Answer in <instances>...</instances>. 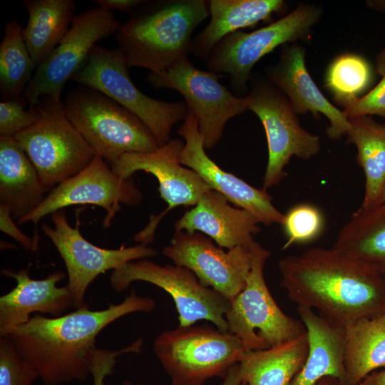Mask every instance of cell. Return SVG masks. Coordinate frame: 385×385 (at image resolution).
I'll return each mask as SVG.
<instances>
[{
    "label": "cell",
    "mask_w": 385,
    "mask_h": 385,
    "mask_svg": "<svg viewBox=\"0 0 385 385\" xmlns=\"http://www.w3.org/2000/svg\"><path fill=\"white\" fill-rule=\"evenodd\" d=\"M287 242L283 249L293 244H303L317 239L324 228L323 214L313 205L302 203L290 208L284 215L281 224Z\"/></svg>",
    "instance_id": "1f68e13d"
},
{
    "label": "cell",
    "mask_w": 385,
    "mask_h": 385,
    "mask_svg": "<svg viewBox=\"0 0 385 385\" xmlns=\"http://www.w3.org/2000/svg\"><path fill=\"white\" fill-rule=\"evenodd\" d=\"M381 203H385V184H384V188H383V189L381 190V193L379 200V205L381 204Z\"/></svg>",
    "instance_id": "b9f144b4"
},
{
    "label": "cell",
    "mask_w": 385,
    "mask_h": 385,
    "mask_svg": "<svg viewBox=\"0 0 385 385\" xmlns=\"http://www.w3.org/2000/svg\"><path fill=\"white\" fill-rule=\"evenodd\" d=\"M251 269L243 289L225 315L227 331L245 351L267 349L298 338L306 329L300 319L287 315L277 305L264 277L268 250L254 240L250 245Z\"/></svg>",
    "instance_id": "8992f818"
},
{
    "label": "cell",
    "mask_w": 385,
    "mask_h": 385,
    "mask_svg": "<svg viewBox=\"0 0 385 385\" xmlns=\"http://www.w3.org/2000/svg\"><path fill=\"white\" fill-rule=\"evenodd\" d=\"M153 350L171 385H202L212 377L223 379L246 351L235 335L207 324L164 331Z\"/></svg>",
    "instance_id": "5b68a950"
},
{
    "label": "cell",
    "mask_w": 385,
    "mask_h": 385,
    "mask_svg": "<svg viewBox=\"0 0 385 385\" xmlns=\"http://www.w3.org/2000/svg\"><path fill=\"white\" fill-rule=\"evenodd\" d=\"M297 312L306 329L309 350L290 385H314L325 376L337 378L344 385V327L329 322L311 308L298 306Z\"/></svg>",
    "instance_id": "7402d4cb"
},
{
    "label": "cell",
    "mask_w": 385,
    "mask_h": 385,
    "mask_svg": "<svg viewBox=\"0 0 385 385\" xmlns=\"http://www.w3.org/2000/svg\"><path fill=\"white\" fill-rule=\"evenodd\" d=\"M99 7L108 10H119L131 14L143 2L142 0H96Z\"/></svg>",
    "instance_id": "74e56055"
},
{
    "label": "cell",
    "mask_w": 385,
    "mask_h": 385,
    "mask_svg": "<svg viewBox=\"0 0 385 385\" xmlns=\"http://www.w3.org/2000/svg\"><path fill=\"white\" fill-rule=\"evenodd\" d=\"M309 350L307 332L292 341L263 350L246 351L238 363L247 385H290Z\"/></svg>",
    "instance_id": "d4e9b609"
},
{
    "label": "cell",
    "mask_w": 385,
    "mask_h": 385,
    "mask_svg": "<svg viewBox=\"0 0 385 385\" xmlns=\"http://www.w3.org/2000/svg\"><path fill=\"white\" fill-rule=\"evenodd\" d=\"M1 230L19 242L24 249L35 251L37 250V239H32L24 234L15 224L14 218L5 206L0 205Z\"/></svg>",
    "instance_id": "8d00e7d4"
},
{
    "label": "cell",
    "mask_w": 385,
    "mask_h": 385,
    "mask_svg": "<svg viewBox=\"0 0 385 385\" xmlns=\"http://www.w3.org/2000/svg\"><path fill=\"white\" fill-rule=\"evenodd\" d=\"M51 220L53 227L44 223L41 229L65 264L68 279L66 286L77 309L86 304L85 293L98 276L129 262L156 255L153 248L143 244L128 247L123 245L118 249L98 247L81 235L78 222L74 227L69 224L63 210L52 213Z\"/></svg>",
    "instance_id": "9a60e30c"
},
{
    "label": "cell",
    "mask_w": 385,
    "mask_h": 385,
    "mask_svg": "<svg viewBox=\"0 0 385 385\" xmlns=\"http://www.w3.org/2000/svg\"><path fill=\"white\" fill-rule=\"evenodd\" d=\"M376 67L380 81L369 93L344 108L342 111L348 119L372 115L385 117V48L377 55Z\"/></svg>",
    "instance_id": "e575fe53"
},
{
    "label": "cell",
    "mask_w": 385,
    "mask_h": 385,
    "mask_svg": "<svg viewBox=\"0 0 385 385\" xmlns=\"http://www.w3.org/2000/svg\"><path fill=\"white\" fill-rule=\"evenodd\" d=\"M220 192L210 189L191 210L175 222V232H201L219 247H250L259 232V221L249 211L232 207Z\"/></svg>",
    "instance_id": "44dd1931"
},
{
    "label": "cell",
    "mask_w": 385,
    "mask_h": 385,
    "mask_svg": "<svg viewBox=\"0 0 385 385\" xmlns=\"http://www.w3.org/2000/svg\"><path fill=\"white\" fill-rule=\"evenodd\" d=\"M136 281L154 284L171 296L178 313L179 326H190L200 320H207L219 330L228 332L225 315L231 302L218 292L202 285L189 269L175 265H160L140 259L113 270L110 277L111 285L117 292Z\"/></svg>",
    "instance_id": "30bf717a"
},
{
    "label": "cell",
    "mask_w": 385,
    "mask_h": 385,
    "mask_svg": "<svg viewBox=\"0 0 385 385\" xmlns=\"http://www.w3.org/2000/svg\"><path fill=\"white\" fill-rule=\"evenodd\" d=\"M48 191L15 138L0 136V205L18 221L35 210Z\"/></svg>",
    "instance_id": "603a6c76"
},
{
    "label": "cell",
    "mask_w": 385,
    "mask_h": 385,
    "mask_svg": "<svg viewBox=\"0 0 385 385\" xmlns=\"http://www.w3.org/2000/svg\"><path fill=\"white\" fill-rule=\"evenodd\" d=\"M282 0H210L208 25L192 38L190 53L206 60L214 46L226 36L284 11Z\"/></svg>",
    "instance_id": "cb8c5ba5"
},
{
    "label": "cell",
    "mask_w": 385,
    "mask_h": 385,
    "mask_svg": "<svg viewBox=\"0 0 385 385\" xmlns=\"http://www.w3.org/2000/svg\"><path fill=\"white\" fill-rule=\"evenodd\" d=\"M163 253L174 265L191 270L202 285L230 302L245 287L252 265L250 247L237 246L225 251L198 232H175Z\"/></svg>",
    "instance_id": "e0dca14e"
},
{
    "label": "cell",
    "mask_w": 385,
    "mask_h": 385,
    "mask_svg": "<svg viewBox=\"0 0 385 385\" xmlns=\"http://www.w3.org/2000/svg\"><path fill=\"white\" fill-rule=\"evenodd\" d=\"M332 247L385 277V203L360 207L339 231Z\"/></svg>",
    "instance_id": "83f0119b"
},
{
    "label": "cell",
    "mask_w": 385,
    "mask_h": 385,
    "mask_svg": "<svg viewBox=\"0 0 385 385\" xmlns=\"http://www.w3.org/2000/svg\"><path fill=\"white\" fill-rule=\"evenodd\" d=\"M1 274L14 278L16 285L0 297V337L27 322L33 313L59 317L74 307L68 287H57L65 277L61 271L52 272L43 279L31 278L28 270L14 272L4 269Z\"/></svg>",
    "instance_id": "ffe728a7"
},
{
    "label": "cell",
    "mask_w": 385,
    "mask_h": 385,
    "mask_svg": "<svg viewBox=\"0 0 385 385\" xmlns=\"http://www.w3.org/2000/svg\"><path fill=\"white\" fill-rule=\"evenodd\" d=\"M63 107L70 121L96 155L111 167L125 154L148 153L159 147L140 118L96 90L72 91Z\"/></svg>",
    "instance_id": "277c9868"
},
{
    "label": "cell",
    "mask_w": 385,
    "mask_h": 385,
    "mask_svg": "<svg viewBox=\"0 0 385 385\" xmlns=\"http://www.w3.org/2000/svg\"><path fill=\"white\" fill-rule=\"evenodd\" d=\"M280 286L298 306L340 327L385 312V277L334 248H310L278 262Z\"/></svg>",
    "instance_id": "6da1fadb"
},
{
    "label": "cell",
    "mask_w": 385,
    "mask_h": 385,
    "mask_svg": "<svg viewBox=\"0 0 385 385\" xmlns=\"http://www.w3.org/2000/svg\"><path fill=\"white\" fill-rule=\"evenodd\" d=\"M320 16L319 7L302 4L254 31L232 33L212 49L206 59L207 68L215 73L227 74L232 89L241 94L246 91L252 68L257 61L279 46L305 37Z\"/></svg>",
    "instance_id": "9c48e42d"
},
{
    "label": "cell",
    "mask_w": 385,
    "mask_h": 385,
    "mask_svg": "<svg viewBox=\"0 0 385 385\" xmlns=\"http://www.w3.org/2000/svg\"><path fill=\"white\" fill-rule=\"evenodd\" d=\"M178 133L185 140L180 155L183 165L195 171L211 189L222 194L230 202L249 211L260 223L267 226L282 224L284 214L274 207L267 190L256 188L225 171L206 154L192 114L188 113Z\"/></svg>",
    "instance_id": "ac0fdd59"
},
{
    "label": "cell",
    "mask_w": 385,
    "mask_h": 385,
    "mask_svg": "<svg viewBox=\"0 0 385 385\" xmlns=\"http://www.w3.org/2000/svg\"><path fill=\"white\" fill-rule=\"evenodd\" d=\"M367 379L368 385H385V369L371 374Z\"/></svg>",
    "instance_id": "ab89813d"
},
{
    "label": "cell",
    "mask_w": 385,
    "mask_h": 385,
    "mask_svg": "<svg viewBox=\"0 0 385 385\" xmlns=\"http://www.w3.org/2000/svg\"><path fill=\"white\" fill-rule=\"evenodd\" d=\"M39 377L7 337H0V385H31Z\"/></svg>",
    "instance_id": "d6a6232c"
},
{
    "label": "cell",
    "mask_w": 385,
    "mask_h": 385,
    "mask_svg": "<svg viewBox=\"0 0 385 385\" xmlns=\"http://www.w3.org/2000/svg\"><path fill=\"white\" fill-rule=\"evenodd\" d=\"M314 385H343V384L337 378L325 376L319 380ZM357 385H368L367 377Z\"/></svg>",
    "instance_id": "60d3db41"
},
{
    "label": "cell",
    "mask_w": 385,
    "mask_h": 385,
    "mask_svg": "<svg viewBox=\"0 0 385 385\" xmlns=\"http://www.w3.org/2000/svg\"><path fill=\"white\" fill-rule=\"evenodd\" d=\"M39 120L14 137L50 190L84 169L95 152L68 119L63 103L44 96Z\"/></svg>",
    "instance_id": "ba28073f"
},
{
    "label": "cell",
    "mask_w": 385,
    "mask_h": 385,
    "mask_svg": "<svg viewBox=\"0 0 385 385\" xmlns=\"http://www.w3.org/2000/svg\"><path fill=\"white\" fill-rule=\"evenodd\" d=\"M344 385H357L385 366V312L344 327Z\"/></svg>",
    "instance_id": "484cf974"
},
{
    "label": "cell",
    "mask_w": 385,
    "mask_h": 385,
    "mask_svg": "<svg viewBox=\"0 0 385 385\" xmlns=\"http://www.w3.org/2000/svg\"><path fill=\"white\" fill-rule=\"evenodd\" d=\"M269 81L287 98L297 114L311 113L314 118L325 115L330 125L328 136L338 139L350 128L349 119L323 95L305 65V52L297 44L287 45L278 62L267 68Z\"/></svg>",
    "instance_id": "d6986e66"
},
{
    "label": "cell",
    "mask_w": 385,
    "mask_h": 385,
    "mask_svg": "<svg viewBox=\"0 0 385 385\" xmlns=\"http://www.w3.org/2000/svg\"><path fill=\"white\" fill-rule=\"evenodd\" d=\"M142 198L141 191L132 178H121L103 158L96 155L84 169L52 188L35 210L17 222L36 224L43 217L66 207L93 205L106 211L103 225L107 228L121 204L137 205Z\"/></svg>",
    "instance_id": "5bb4252c"
},
{
    "label": "cell",
    "mask_w": 385,
    "mask_h": 385,
    "mask_svg": "<svg viewBox=\"0 0 385 385\" xmlns=\"http://www.w3.org/2000/svg\"><path fill=\"white\" fill-rule=\"evenodd\" d=\"M120 24L112 11L93 8L75 16L71 28L47 58L38 66L23 97L29 106L44 96L61 101L68 80L83 66L98 41L117 32Z\"/></svg>",
    "instance_id": "4fadbf2b"
},
{
    "label": "cell",
    "mask_w": 385,
    "mask_h": 385,
    "mask_svg": "<svg viewBox=\"0 0 385 385\" xmlns=\"http://www.w3.org/2000/svg\"><path fill=\"white\" fill-rule=\"evenodd\" d=\"M36 67L16 19L5 25L0 45V89L4 100L23 96Z\"/></svg>",
    "instance_id": "f546056e"
},
{
    "label": "cell",
    "mask_w": 385,
    "mask_h": 385,
    "mask_svg": "<svg viewBox=\"0 0 385 385\" xmlns=\"http://www.w3.org/2000/svg\"><path fill=\"white\" fill-rule=\"evenodd\" d=\"M24 101L21 96L1 101L0 136L14 137L39 120L41 113L38 104L26 110Z\"/></svg>",
    "instance_id": "836d02e7"
},
{
    "label": "cell",
    "mask_w": 385,
    "mask_h": 385,
    "mask_svg": "<svg viewBox=\"0 0 385 385\" xmlns=\"http://www.w3.org/2000/svg\"><path fill=\"white\" fill-rule=\"evenodd\" d=\"M350 128L347 143L357 150L356 160L365 176L364 196L361 207L379 205L385 184V123H379L371 115L349 119Z\"/></svg>",
    "instance_id": "f1b7e54d"
},
{
    "label": "cell",
    "mask_w": 385,
    "mask_h": 385,
    "mask_svg": "<svg viewBox=\"0 0 385 385\" xmlns=\"http://www.w3.org/2000/svg\"><path fill=\"white\" fill-rule=\"evenodd\" d=\"M221 76L184 59L150 72L146 81L155 88L175 90L183 96L188 113L197 120L204 147L209 149L220 140L227 122L247 110L245 96L233 95L219 81Z\"/></svg>",
    "instance_id": "8fae6325"
},
{
    "label": "cell",
    "mask_w": 385,
    "mask_h": 385,
    "mask_svg": "<svg viewBox=\"0 0 385 385\" xmlns=\"http://www.w3.org/2000/svg\"><path fill=\"white\" fill-rule=\"evenodd\" d=\"M143 340L139 339L130 345L117 351L102 348H95L91 359L90 372L93 378V385H105L106 377L113 372L117 357L125 353H138L140 351ZM123 385H136L130 381Z\"/></svg>",
    "instance_id": "d590c367"
},
{
    "label": "cell",
    "mask_w": 385,
    "mask_h": 385,
    "mask_svg": "<svg viewBox=\"0 0 385 385\" xmlns=\"http://www.w3.org/2000/svg\"><path fill=\"white\" fill-rule=\"evenodd\" d=\"M220 385H247L240 375L238 364L229 370Z\"/></svg>",
    "instance_id": "f35d334b"
},
{
    "label": "cell",
    "mask_w": 385,
    "mask_h": 385,
    "mask_svg": "<svg viewBox=\"0 0 385 385\" xmlns=\"http://www.w3.org/2000/svg\"><path fill=\"white\" fill-rule=\"evenodd\" d=\"M371 72L368 62L354 53L334 58L325 74V87L334 101L344 108L353 103L368 87Z\"/></svg>",
    "instance_id": "4dcf8cb0"
},
{
    "label": "cell",
    "mask_w": 385,
    "mask_h": 385,
    "mask_svg": "<svg viewBox=\"0 0 385 385\" xmlns=\"http://www.w3.org/2000/svg\"><path fill=\"white\" fill-rule=\"evenodd\" d=\"M183 146V140L172 139L153 151L125 154L111 166L123 178H132L140 170L154 175L159 183L160 197L168 204L159 215H150L147 226L135 235L134 240L140 244L147 245L153 242L157 226L168 212L180 205H195L203 194L211 189L195 171L180 163Z\"/></svg>",
    "instance_id": "2e32d148"
},
{
    "label": "cell",
    "mask_w": 385,
    "mask_h": 385,
    "mask_svg": "<svg viewBox=\"0 0 385 385\" xmlns=\"http://www.w3.org/2000/svg\"><path fill=\"white\" fill-rule=\"evenodd\" d=\"M247 110L263 125L268 160L263 189L277 185L287 175L285 166L293 156L308 160L320 150V138L302 128L289 101L270 81L254 80L245 96Z\"/></svg>",
    "instance_id": "7c38bea8"
},
{
    "label": "cell",
    "mask_w": 385,
    "mask_h": 385,
    "mask_svg": "<svg viewBox=\"0 0 385 385\" xmlns=\"http://www.w3.org/2000/svg\"><path fill=\"white\" fill-rule=\"evenodd\" d=\"M155 307L153 299L133 289L121 302L101 310H91L85 304L59 317L35 314L6 336L45 385H61L91 374L96 339L104 328L123 316L150 312Z\"/></svg>",
    "instance_id": "7a4b0ae2"
},
{
    "label": "cell",
    "mask_w": 385,
    "mask_h": 385,
    "mask_svg": "<svg viewBox=\"0 0 385 385\" xmlns=\"http://www.w3.org/2000/svg\"><path fill=\"white\" fill-rule=\"evenodd\" d=\"M210 15L208 1H143L115 33L130 67L163 71L188 59L192 34Z\"/></svg>",
    "instance_id": "3957f363"
},
{
    "label": "cell",
    "mask_w": 385,
    "mask_h": 385,
    "mask_svg": "<svg viewBox=\"0 0 385 385\" xmlns=\"http://www.w3.org/2000/svg\"><path fill=\"white\" fill-rule=\"evenodd\" d=\"M29 14L24 38L37 68L58 45L71 24L76 4L73 0H24Z\"/></svg>",
    "instance_id": "4316f807"
},
{
    "label": "cell",
    "mask_w": 385,
    "mask_h": 385,
    "mask_svg": "<svg viewBox=\"0 0 385 385\" xmlns=\"http://www.w3.org/2000/svg\"><path fill=\"white\" fill-rule=\"evenodd\" d=\"M129 66L120 49L95 46L83 66L71 79L109 97L140 118L151 131L159 146L170 140L173 126L185 120V101L168 102L150 98L132 81Z\"/></svg>",
    "instance_id": "52a82bcc"
}]
</instances>
